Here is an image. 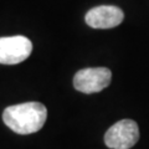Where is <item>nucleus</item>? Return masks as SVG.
I'll use <instances>...</instances> for the list:
<instances>
[{
    "label": "nucleus",
    "mask_w": 149,
    "mask_h": 149,
    "mask_svg": "<svg viewBox=\"0 0 149 149\" xmlns=\"http://www.w3.org/2000/svg\"><path fill=\"white\" fill-rule=\"evenodd\" d=\"M47 118V109L40 102H26L5 108L3 120L13 132L31 134L44 127Z\"/></svg>",
    "instance_id": "obj_1"
},
{
    "label": "nucleus",
    "mask_w": 149,
    "mask_h": 149,
    "mask_svg": "<svg viewBox=\"0 0 149 149\" xmlns=\"http://www.w3.org/2000/svg\"><path fill=\"white\" fill-rule=\"evenodd\" d=\"M111 80L112 72L106 67L83 68L74 74L73 86L82 93H96L108 87Z\"/></svg>",
    "instance_id": "obj_3"
},
{
    "label": "nucleus",
    "mask_w": 149,
    "mask_h": 149,
    "mask_svg": "<svg viewBox=\"0 0 149 149\" xmlns=\"http://www.w3.org/2000/svg\"><path fill=\"white\" fill-rule=\"evenodd\" d=\"M139 128L132 119H122L114 123L104 134V143L112 149H129L138 142Z\"/></svg>",
    "instance_id": "obj_2"
},
{
    "label": "nucleus",
    "mask_w": 149,
    "mask_h": 149,
    "mask_svg": "<svg viewBox=\"0 0 149 149\" xmlns=\"http://www.w3.org/2000/svg\"><path fill=\"white\" fill-rule=\"evenodd\" d=\"M124 19L122 9L114 5H101L91 9L86 14L85 20L93 29H112L118 26Z\"/></svg>",
    "instance_id": "obj_5"
},
{
    "label": "nucleus",
    "mask_w": 149,
    "mask_h": 149,
    "mask_svg": "<svg viewBox=\"0 0 149 149\" xmlns=\"http://www.w3.org/2000/svg\"><path fill=\"white\" fill-rule=\"evenodd\" d=\"M32 51L31 41L25 36L0 37V63L16 65L29 57Z\"/></svg>",
    "instance_id": "obj_4"
}]
</instances>
